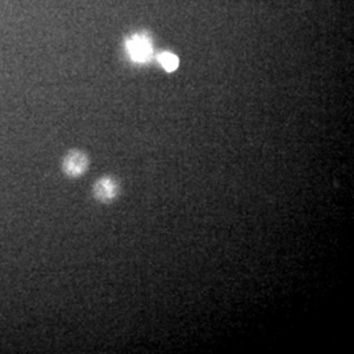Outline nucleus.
Masks as SVG:
<instances>
[{"instance_id": "4", "label": "nucleus", "mask_w": 354, "mask_h": 354, "mask_svg": "<svg viewBox=\"0 0 354 354\" xmlns=\"http://www.w3.org/2000/svg\"><path fill=\"white\" fill-rule=\"evenodd\" d=\"M159 62L163 66L165 71H168V73L175 71L177 67H178V58H177L176 55L171 54V53H163L159 57Z\"/></svg>"}, {"instance_id": "1", "label": "nucleus", "mask_w": 354, "mask_h": 354, "mask_svg": "<svg viewBox=\"0 0 354 354\" xmlns=\"http://www.w3.org/2000/svg\"><path fill=\"white\" fill-rule=\"evenodd\" d=\"M89 159L86 152L80 150H71L67 152L62 162V171L68 177L83 176L88 171Z\"/></svg>"}, {"instance_id": "3", "label": "nucleus", "mask_w": 354, "mask_h": 354, "mask_svg": "<svg viewBox=\"0 0 354 354\" xmlns=\"http://www.w3.org/2000/svg\"><path fill=\"white\" fill-rule=\"evenodd\" d=\"M127 53L137 64H146L152 55L150 41L143 36H134L127 41Z\"/></svg>"}, {"instance_id": "2", "label": "nucleus", "mask_w": 354, "mask_h": 354, "mask_svg": "<svg viewBox=\"0 0 354 354\" xmlns=\"http://www.w3.org/2000/svg\"><path fill=\"white\" fill-rule=\"evenodd\" d=\"M121 192L120 181L113 176H102L93 184V197L102 203H111L114 201Z\"/></svg>"}]
</instances>
